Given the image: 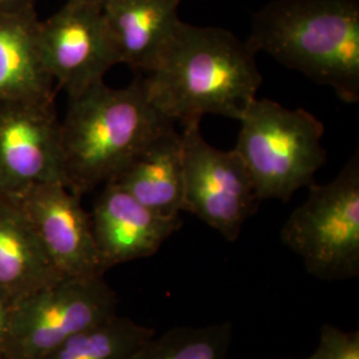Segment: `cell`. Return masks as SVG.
Returning a JSON list of instances; mask_svg holds the SVG:
<instances>
[{"instance_id":"obj_1","label":"cell","mask_w":359,"mask_h":359,"mask_svg":"<svg viewBox=\"0 0 359 359\" xmlns=\"http://www.w3.org/2000/svg\"><path fill=\"white\" fill-rule=\"evenodd\" d=\"M256 55L231 31L181 22L154 69L144 77L154 107L173 123L204 115L241 120L262 76Z\"/></svg>"},{"instance_id":"obj_2","label":"cell","mask_w":359,"mask_h":359,"mask_svg":"<svg viewBox=\"0 0 359 359\" xmlns=\"http://www.w3.org/2000/svg\"><path fill=\"white\" fill-rule=\"evenodd\" d=\"M144 79L116 90L99 81L69 97L60 123L65 184L79 196L108 184L169 126Z\"/></svg>"},{"instance_id":"obj_3","label":"cell","mask_w":359,"mask_h":359,"mask_svg":"<svg viewBox=\"0 0 359 359\" xmlns=\"http://www.w3.org/2000/svg\"><path fill=\"white\" fill-rule=\"evenodd\" d=\"M245 43L358 103V0L270 1L255 13Z\"/></svg>"},{"instance_id":"obj_4","label":"cell","mask_w":359,"mask_h":359,"mask_svg":"<svg viewBox=\"0 0 359 359\" xmlns=\"http://www.w3.org/2000/svg\"><path fill=\"white\" fill-rule=\"evenodd\" d=\"M234 151L243 160L261 200L289 201L314 182L326 163L325 128L304 108L289 109L269 99H256L243 118Z\"/></svg>"},{"instance_id":"obj_5","label":"cell","mask_w":359,"mask_h":359,"mask_svg":"<svg viewBox=\"0 0 359 359\" xmlns=\"http://www.w3.org/2000/svg\"><path fill=\"white\" fill-rule=\"evenodd\" d=\"M281 241L320 280L358 277V154L333 181L309 185L308 198L283 224Z\"/></svg>"},{"instance_id":"obj_6","label":"cell","mask_w":359,"mask_h":359,"mask_svg":"<svg viewBox=\"0 0 359 359\" xmlns=\"http://www.w3.org/2000/svg\"><path fill=\"white\" fill-rule=\"evenodd\" d=\"M103 276L62 278L15 301L4 359H41L74 334L117 314Z\"/></svg>"},{"instance_id":"obj_7","label":"cell","mask_w":359,"mask_h":359,"mask_svg":"<svg viewBox=\"0 0 359 359\" xmlns=\"http://www.w3.org/2000/svg\"><path fill=\"white\" fill-rule=\"evenodd\" d=\"M182 127V212L234 243L259 203L253 181L234 149L221 151L206 142L200 121Z\"/></svg>"},{"instance_id":"obj_8","label":"cell","mask_w":359,"mask_h":359,"mask_svg":"<svg viewBox=\"0 0 359 359\" xmlns=\"http://www.w3.org/2000/svg\"><path fill=\"white\" fill-rule=\"evenodd\" d=\"M39 50L46 69L69 97L104 81L121 63L103 8L81 0H67L39 23Z\"/></svg>"},{"instance_id":"obj_9","label":"cell","mask_w":359,"mask_h":359,"mask_svg":"<svg viewBox=\"0 0 359 359\" xmlns=\"http://www.w3.org/2000/svg\"><path fill=\"white\" fill-rule=\"evenodd\" d=\"M65 182L60 121L53 103L0 102V193Z\"/></svg>"},{"instance_id":"obj_10","label":"cell","mask_w":359,"mask_h":359,"mask_svg":"<svg viewBox=\"0 0 359 359\" xmlns=\"http://www.w3.org/2000/svg\"><path fill=\"white\" fill-rule=\"evenodd\" d=\"M32 222L47 255L67 278L105 273L95 244L90 216L65 182L36 184L13 196Z\"/></svg>"},{"instance_id":"obj_11","label":"cell","mask_w":359,"mask_h":359,"mask_svg":"<svg viewBox=\"0 0 359 359\" xmlns=\"http://www.w3.org/2000/svg\"><path fill=\"white\" fill-rule=\"evenodd\" d=\"M90 216L105 271L120 264L154 256L182 225L180 216L167 217L156 213L114 182L105 184Z\"/></svg>"},{"instance_id":"obj_12","label":"cell","mask_w":359,"mask_h":359,"mask_svg":"<svg viewBox=\"0 0 359 359\" xmlns=\"http://www.w3.org/2000/svg\"><path fill=\"white\" fill-rule=\"evenodd\" d=\"M182 0H111L104 18L120 62L149 74L179 28Z\"/></svg>"},{"instance_id":"obj_13","label":"cell","mask_w":359,"mask_h":359,"mask_svg":"<svg viewBox=\"0 0 359 359\" xmlns=\"http://www.w3.org/2000/svg\"><path fill=\"white\" fill-rule=\"evenodd\" d=\"M62 278L23 208L0 193V289L15 302Z\"/></svg>"},{"instance_id":"obj_14","label":"cell","mask_w":359,"mask_h":359,"mask_svg":"<svg viewBox=\"0 0 359 359\" xmlns=\"http://www.w3.org/2000/svg\"><path fill=\"white\" fill-rule=\"evenodd\" d=\"M184 163L181 133L164 129L111 182L140 204L167 217L182 212Z\"/></svg>"},{"instance_id":"obj_15","label":"cell","mask_w":359,"mask_h":359,"mask_svg":"<svg viewBox=\"0 0 359 359\" xmlns=\"http://www.w3.org/2000/svg\"><path fill=\"white\" fill-rule=\"evenodd\" d=\"M35 11L0 13V102L55 103V81L39 50Z\"/></svg>"},{"instance_id":"obj_16","label":"cell","mask_w":359,"mask_h":359,"mask_svg":"<svg viewBox=\"0 0 359 359\" xmlns=\"http://www.w3.org/2000/svg\"><path fill=\"white\" fill-rule=\"evenodd\" d=\"M154 334V329L115 314L74 334L41 359H133Z\"/></svg>"},{"instance_id":"obj_17","label":"cell","mask_w":359,"mask_h":359,"mask_svg":"<svg viewBox=\"0 0 359 359\" xmlns=\"http://www.w3.org/2000/svg\"><path fill=\"white\" fill-rule=\"evenodd\" d=\"M231 339V322L179 326L154 334L133 359H226Z\"/></svg>"},{"instance_id":"obj_18","label":"cell","mask_w":359,"mask_h":359,"mask_svg":"<svg viewBox=\"0 0 359 359\" xmlns=\"http://www.w3.org/2000/svg\"><path fill=\"white\" fill-rule=\"evenodd\" d=\"M273 359H359V332H344L334 325H323L316 351L305 358L281 357Z\"/></svg>"},{"instance_id":"obj_19","label":"cell","mask_w":359,"mask_h":359,"mask_svg":"<svg viewBox=\"0 0 359 359\" xmlns=\"http://www.w3.org/2000/svg\"><path fill=\"white\" fill-rule=\"evenodd\" d=\"M13 304V299L0 289V357H3V351L8 337Z\"/></svg>"},{"instance_id":"obj_20","label":"cell","mask_w":359,"mask_h":359,"mask_svg":"<svg viewBox=\"0 0 359 359\" xmlns=\"http://www.w3.org/2000/svg\"><path fill=\"white\" fill-rule=\"evenodd\" d=\"M36 0H0V13H25L35 11Z\"/></svg>"},{"instance_id":"obj_21","label":"cell","mask_w":359,"mask_h":359,"mask_svg":"<svg viewBox=\"0 0 359 359\" xmlns=\"http://www.w3.org/2000/svg\"><path fill=\"white\" fill-rule=\"evenodd\" d=\"M81 1H86V3H90V4L97 6V7H100V8H104L111 0H81Z\"/></svg>"},{"instance_id":"obj_22","label":"cell","mask_w":359,"mask_h":359,"mask_svg":"<svg viewBox=\"0 0 359 359\" xmlns=\"http://www.w3.org/2000/svg\"><path fill=\"white\" fill-rule=\"evenodd\" d=\"M0 359H4V358H3V357H0Z\"/></svg>"}]
</instances>
